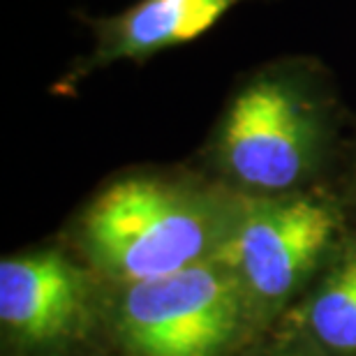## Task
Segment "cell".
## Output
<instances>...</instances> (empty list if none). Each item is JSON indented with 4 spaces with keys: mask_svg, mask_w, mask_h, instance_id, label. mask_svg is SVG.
I'll return each instance as SVG.
<instances>
[{
    "mask_svg": "<svg viewBox=\"0 0 356 356\" xmlns=\"http://www.w3.org/2000/svg\"><path fill=\"white\" fill-rule=\"evenodd\" d=\"M333 139V111L305 72L268 70L229 99L211 158L227 190L280 197L310 190Z\"/></svg>",
    "mask_w": 356,
    "mask_h": 356,
    "instance_id": "cell-2",
    "label": "cell"
},
{
    "mask_svg": "<svg viewBox=\"0 0 356 356\" xmlns=\"http://www.w3.org/2000/svg\"><path fill=\"white\" fill-rule=\"evenodd\" d=\"M326 356H356V232H347L303 296L277 322Z\"/></svg>",
    "mask_w": 356,
    "mask_h": 356,
    "instance_id": "cell-7",
    "label": "cell"
},
{
    "mask_svg": "<svg viewBox=\"0 0 356 356\" xmlns=\"http://www.w3.org/2000/svg\"><path fill=\"white\" fill-rule=\"evenodd\" d=\"M347 229L345 209L322 190L241 197L229 236L213 259L243 289L268 331L303 296Z\"/></svg>",
    "mask_w": 356,
    "mask_h": 356,
    "instance_id": "cell-4",
    "label": "cell"
},
{
    "mask_svg": "<svg viewBox=\"0 0 356 356\" xmlns=\"http://www.w3.org/2000/svg\"><path fill=\"white\" fill-rule=\"evenodd\" d=\"M354 192H356V165H354Z\"/></svg>",
    "mask_w": 356,
    "mask_h": 356,
    "instance_id": "cell-9",
    "label": "cell"
},
{
    "mask_svg": "<svg viewBox=\"0 0 356 356\" xmlns=\"http://www.w3.org/2000/svg\"><path fill=\"white\" fill-rule=\"evenodd\" d=\"M238 356H326V354L319 352L303 336H298L296 331L275 324L268 331L261 333L259 338H254Z\"/></svg>",
    "mask_w": 356,
    "mask_h": 356,
    "instance_id": "cell-8",
    "label": "cell"
},
{
    "mask_svg": "<svg viewBox=\"0 0 356 356\" xmlns=\"http://www.w3.org/2000/svg\"><path fill=\"white\" fill-rule=\"evenodd\" d=\"M106 284L58 248L0 261V333L5 356H81L104 338Z\"/></svg>",
    "mask_w": 356,
    "mask_h": 356,
    "instance_id": "cell-5",
    "label": "cell"
},
{
    "mask_svg": "<svg viewBox=\"0 0 356 356\" xmlns=\"http://www.w3.org/2000/svg\"><path fill=\"white\" fill-rule=\"evenodd\" d=\"M241 195L176 174L118 176L86 204L72 238L104 284L165 277L211 261L229 236Z\"/></svg>",
    "mask_w": 356,
    "mask_h": 356,
    "instance_id": "cell-1",
    "label": "cell"
},
{
    "mask_svg": "<svg viewBox=\"0 0 356 356\" xmlns=\"http://www.w3.org/2000/svg\"><path fill=\"white\" fill-rule=\"evenodd\" d=\"M261 333L243 289L216 259L106 284L104 340L120 356H238Z\"/></svg>",
    "mask_w": 356,
    "mask_h": 356,
    "instance_id": "cell-3",
    "label": "cell"
},
{
    "mask_svg": "<svg viewBox=\"0 0 356 356\" xmlns=\"http://www.w3.org/2000/svg\"><path fill=\"white\" fill-rule=\"evenodd\" d=\"M238 3L243 0H139L118 17L97 21L95 49L72 79L118 60H144L202 38Z\"/></svg>",
    "mask_w": 356,
    "mask_h": 356,
    "instance_id": "cell-6",
    "label": "cell"
}]
</instances>
